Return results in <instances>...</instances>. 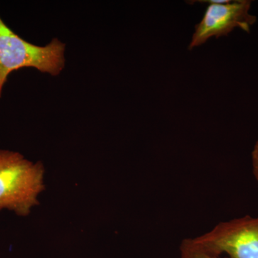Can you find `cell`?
<instances>
[{
  "label": "cell",
  "instance_id": "5",
  "mask_svg": "<svg viewBox=\"0 0 258 258\" xmlns=\"http://www.w3.org/2000/svg\"><path fill=\"white\" fill-rule=\"evenodd\" d=\"M179 258H228L204 250L191 242V239H184L180 244Z\"/></svg>",
  "mask_w": 258,
  "mask_h": 258
},
{
  "label": "cell",
  "instance_id": "2",
  "mask_svg": "<svg viewBox=\"0 0 258 258\" xmlns=\"http://www.w3.org/2000/svg\"><path fill=\"white\" fill-rule=\"evenodd\" d=\"M66 45L54 38L45 46L25 41L0 18V97L8 76L23 68L57 76L64 69Z\"/></svg>",
  "mask_w": 258,
  "mask_h": 258
},
{
  "label": "cell",
  "instance_id": "1",
  "mask_svg": "<svg viewBox=\"0 0 258 258\" xmlns=\"http://www.w3.org/2000/svg\"><path fill=\"white\" fill-rule=\"evenodd\" d=\"M43 165L27 160L18 152L0 150V210L27 216L45 189Z\"/></svg>",
  "mask_w": 258,
  "mask_h": 258
},
{
  "label": "cell",
  "instance_id": "6",
  "mask_svg": "<svg viewBox=\"0 0 258 258\" xmlns=\"http://www.w3.org/2000/svg\"><path fill=\"white\" fill-rule=\"evenodd\" d=\"M252 172L258 183V139L254 144L253 150L252 152Z\"/></svg>",
  "mask_w": 258,
  "mask_h": 258
},
{
  "label": "cell",
  "instance_id": "3",
  "mask_svg": "<svg viewBox=\"0 0 258 258\" xmlns=\"http://www.w3.org/2000/svg\"><path fill=\"white\" fill-rule=\"evenodd\" d=\"M191 239L195 245L228 258H258V216L245 215L221 222L203 235Z\"/></svg>",
  "mask_w": 258,
  "mask_h": 258
},
{
  "label": "cell",
  "instance_id": "4",
  "mask_svg": "<svg viewBox=\"0 0 258 258\" xmlns=\"http://www.w3.org/2000/svg\"><path fill=\"white\" fill-rule=\"evenodd\" d=\"M250 8L249 0L210 3L201 21L195 25L189 50L201 46L211 37L227 36L236 28L249 32L257 20Z\"/></svg>",
  "mask_w": 258,
  "mask_h": 258
}]
</instances>
